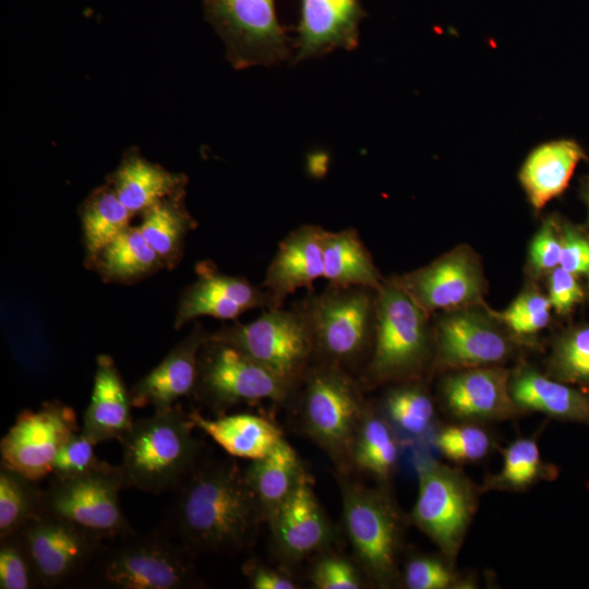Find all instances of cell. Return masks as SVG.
Returning <instances> with one entry per match:
<instances>
[{
    "label": "cell",
    "mask_w": 589,
    "mask_h": 589,
    "mask_svg": "<svg viewBox=\"0 0 589 589\" xmlns=\"http://www.w3.org/2000/svg\"><path fill=\"white\" fill-rule=\"evenodd\" d=\"M176 490L173 527L193 553L242 550L266 519L244 471L232 460L197 464Z\"/></svg>",
    "instance_id": "obj_1"
},
{
    "label": "cell",
    "mask_w": 589,
    "mask_h": 589,
    "mask_svg": "<svg viewBox=\"0 0 589 589\" xmlns=\"http://www.w3.org/2000/svg\"><path fill=\"white\" fill-rule=\"evenodd\" d=\"M194 428L180 402L134 420L119 440L125 488L154 494L176 490L197 466L202 443L194 437Z\"/></svg>",
    "instance_id": "obj_2"
},
{
    "label": "cell",
    "mask_w": 589,
    "mask_h": 589,
    "mask_svg": "<svg viewBox=\"0 0 589 589\" xmlns=\"http://www.w3.org/2000/svg\"><path fill=\"white\" fill-rule=\"evenodd\" d=\"M428 312L392 277L376 289V325L371 361L364 373L369 386L413 378L430 349Z\"/></svg>",
    "instance_id": "obj_3"
},
{
    "label": "cell",
    "mask_w": 589,
    "mask_h": 589,
    "mask_svg": "<svg viewBox=\"0 0 589 589\" xmlns=\"http://www.w3.org/2000/svg\"><path fill=\"white\" fill-rule=\"evenodd\" d=\"M311 327L315 358L346 369L374 341L376 290L366 287H327L309 290L301 299Z\"/></svg>",
    "instance_id": "obj_4"
},
{
    "label": "cell",
    "mask_w": 589,
    "mask_h": 589,
    "mask_svg": "<svg viewBox=\"0 0 589 589\" xmlns=\"http://www.w3.org/2000/svg\"><path fill=\"white\" fill-rule=\"evenodd\" d=\"M209 337L230 344L296 387L313 363L315 348L301 300L267 309L253 322L224 326Z\"/></svg>",
    "instance_id": "obj_5"
},
{
    "label": "cell",
    "mask_w": 589,
    "mask_h": 589,
    "mask_svg": "<svg viewBox=\"0 0 589 589\" xmlns=\"http://www.w3.org/2000/svg\"><path fill=\"white\" fill-rule=\"evenodd\" d=\"M301 418L305 433L329 457L350 458L352 443L365 411L360 385L346 369L313 362L304 374Z\"/></svg>",
    "instance_id": "obj_6"
},
{
    "label": "cell",
    "mask_w": 589,
    "mask_h": 589,
    "mask_svg": "<svg viewBox=\"0 0 589 589\" xmlns=\"http://www.w3.org/2000/svg\"><path fill=\"white\" fill-rule=\"evenodd\" d=\"M99 553L95 579L116 589H182L195 584L192 554L161 532H135Z\"/></svg>",
    "instance_id": "obj_7"
},
{
    "label": "cell",
    "mask_w": 589,
    "mask_h": 589,
    "mask_svg": "<svg viewBox=\"0 0 589 589\" xmlns=\"http://www.w3.org/2000/svg\"><path fill=\"white\" fill-rule=\"evenodd\" d=\"M276 0H203L206 20L237 70L275 65L292 58L294 41L279 23Z\"/></svg>",
    "instance_id": "obj_8"
},
{
    "label": "cell",
    "mask_w": 589,
    "mask_h": 589,
    "mask_svg": "<svg viewBox=\"0 0 589 589\" xmlns=\"http://www.w3.org/2000/svg\"><path fill=\"white\" fill-rule=\"evenodd\" d=\"M124 488L120 465L100 460L81 476L52 479L44 490L43 513L68 520L101 540L120 539L135 532L121 508L120 492Z\"/></svg>",
    "instance_id": "obj_9"
},
{
    "label": "cell",
    "mask_w": 589,
    "mask_h": 589,
    "mask_svg": "<svg viewBox=\"0 0 589 589\" xmlns=\"http://www.w3.org/2000/svg\"><path fill=\"white\" fill-rule=\"evenodd\" d=\"M293 388L237 347L209 335L200 350L193 396L213 411L263 399L281 402Z\"/></svg>",
    "instance_id": "obj_10"
},
{
    "label": "cell",
    "mask_w": 589,
    "mask_h": 589,
    "mask_svg": "<svg viewBox=\"0 0 589 589\" xmlns=\"http://www.w3.org/2000/svg\"><path fill=\"white\" fill-rule=\"evenodd\" d=\"M340 480L344 522L352 550L372 580L389 585L396 574L399 517L381 491Z\"/></svg>",
    "instance_id": "obj_11"
},
{
    "label": "cell",
    "mask_w": 589,
    "mask_h": 589,
    "mask_svg": "<svg viewBox=\"0 0 589 589\" xmlns=\"http://www.w3.org/2000/svg\"><path fill=\"white\" fill-rule=\"evenodd\" d=\"M476 509L470 482L436 461L419 468V491L412 517L447 560L458 553Z\"/></svg>",
    "instance_id": "obj_12"
},
{
    "label": "cell",
    "mask_w": 589,
    "mask_h": 589,
    "mask_svg": "<svg viewBox=\"0 0 589 589\" xmlns=\"http://www.w3.org/2000/svg\"><path fill=\"white\" fill-rule=\"evenodd\" d=\"M77 431L75 411L59 400L23 410L1 440V466L39 482L51 474L58 452Z\"/></svg>",
    "instance_id": "obj_13"
},
{
    "label": "cell",
    "mask_w": 589,
    "mask_h": 589,
    "mask_svg": "<svg viewBox=\"0 0 589 589\" xmlns=\"http://www.w3.org/2000/svg\"><path fill=\"white\" fill-rule=\"evenodd\" d=\"M32 561L39 587L50 588L81 574L103 548L100 538L59 517L45 514L17 532Z\"/></svg>",
    "instance_id": "obj_14"
},
{
    "label": "cell",
    "mask_w": 589,
    "mask_h": 589,
    "mask_svg": "<svg viewBox=\"0 0 589 589\" xmlns=\"http://www.w3.org/2000/svg\"><path fill=\"white\" fill-rule=\"evenodd\" d=\"M196 279L181 293L175 328L201 317L237 320L252 309H278L272 293L248 279L221 273L209 261L200 262L195 267Z\"/></svg>",
    "instance_id": "obj_15"
},
{
    "label": "cell",
    "mask_w": 589,
    "mask_h": 589,
    "mask_svg": "<svg viewBox=\"0 0 589 589\" xmlns=\"http://www.w3.org/2000/svg\"><path fill=\"white\" fill-rule=\"evenodd\" d=\"M428 313L440 309L465 308L478 302L483 278L477 259L460 247L429 265L393 277Z\"/></svg>",
    "instance_id": "obj_16"
},
{
    "label": "cell",
    "mask_w": 589,
    "mask_h": 589,
    "mask_svg": "<svg viewBox=\"0 0 589 589\" xmlns=\"http://www.w3.org/2000/svg\"><path fill=\"white\" fill-rule=\"evenodd\" d=\"M435 344L437 365L453 370L495 365L512 352L508 338L481 313L468 309L440 320Z\"/></svg>",
    "instance_id": "obj_17"
},
{
    "label": "cell",
    "mask_w": 589,
    "mask_h": 589,
    "mask_svg": "<svg viewBox=\"0 0 589 589\" xmlns=\"http://www.w3.org/2000/svg\"><path fill=\"white\" fill-rule=\"evenodd\" d=\"M365 12L359 0H301L292 63L335 49L353 50Z\"/></svg>",
    "instance_id": "obj_18"
},
{
    "label": "cell",
    "mask_w": 589,
    "mask_h": 589,
    "mask_svg": "<svg viewBox=\"0 0 589 589\" xmlns=\"http://www.w3.org/2000/svg\"><path fill=\"white\" fill-rule=\"evenodd\" d=\"M266 519L278 551L291 561L324 549L333 538L332 526L306 474Z\"/></svg>",
    "instance_id": "obj_19"
},
{
    "label": "cell",
    "mask_w": 589,
    "mask_h": 589,
    "mask_svg": "<svg viewBox=\"0 0 589 589\" xmlns=\"http://www.w3.org/2000/svg\"><path fill=\"white\" fill-rule=\"evenodd\" d=\"M509 372L490 365L456 370L444 378L441 394L447 410L466 420L504 419L517 410Z\"/></svg>",
    "instance_id": "obj_20"
},
{
    "label": "cell",
    "mask_w": 589,
    "mask_h": 589,
    "mask_svg": "<svg viewBox=\"0 0 589 589\" xmlns=\"http://www.w3.org/2000/svg\"><path fill=\"white\" fill-rule=\"evenodd\" d=\"M209 333L196 323L165 359L130 389L133 407H153L163 411L173 407L182 397L193 395L199 354Z\"/></svg>",
    "instance_id": "obj_21"
},
{
    "label": "cell",
    "mask_w": 589,
    "mask_h": 589,
    "mask_svg": "<svg viewBox=\"0 0 589 589\" xmlns=\"http://www.w3.org/2000/svg\"><path fill=\"white\" fill-rule=\"evenodd\" d=\"M324 232L318 225H301L279 242L262 283L278 308L296 290H313V283L324 276Z\"/></svg>",
    "instance_id": "obj_22"
},
{
    "label": "cell",
    "mask_w": 589,
    "mask_h": 589,
    "mask_svg": "<svg viewBox=\"0 0 589 589\" xmlns=\"http://www.w3.org/2000/svg\"><path fill=\"white\" fill-rule=\"evenodd\" d=\"M132 399L111 357L99 354L82 433L96 445L120 440L134 422Z\"/></svg>",
    "instance_id": "obj_23"
},
{
    "label": "cell",
    "mask_w": 589,
    "mask_h": 589,
    "mask_svg": "<svg viewBox=\"0 0 589 589\" xmlns=\"http://www.w3.org/2000/svg\"><path fill=\"white\" fill-rule=\"evenodd\" d=\"M107 183L133 215H141L161 200L185 193L188 178L149 161L132 149L109 175Z\"/></svg>",
    "instance_id": "obj_24"
},
{
    "label": "cell",
    "mask_w": 589,
    "mask_h": 589,
    "mask_svg": "<svg viewBox=\"0 0 589 589\" xmlns=\"http://www.w3.org/2000/svg\"><path fill=\"white\" fill-rule=\"evenodd\" d=\"M582 148L572 140H555L536 147L524 161L519 181L536 209H541L567 188Z\"/></svg>",
    "instance_id": "obj_25"
},
{
    "label": "cell",
    "mask_w": 589,
    "mask_h": 589,
    "mask_svg": "<svg viewBox=\"0 0 589 589\" xmlns=\"http://www.w3.org/2000/svg\"><path fill=\"white\" fill-rule=\"evenodd\" d=\"M189 417L195 428L205 432L228 454L240 458H262L284 440L275 424L251 413L221 414L208 419L193 410Z\"/></svg>",
    "instance_id": "obj_26"
},
{
    "label": "cell",
    "mask_w": 589,
    "mask_h": 589,
    "mask_svg": "<svg viewBox=\"0 0 589 589\" xmlns=\"http://www.w3.org/2000/svg\"><path fill=\"white\" fill-rule=\"evenodd\" d=\"M509 392L517 407L555 418L589 422V399L585 395L529 366L510 375Z\"/></svg>",
    "instance_id": "obj_27"
},
{
    "label": "cell",
    "mask_w": 589,
    "mask_h": 589,
    "mask_svg": "<svg viewBox=\"0 0 589 589\" xmlns=\"http://www.w3.org/2000/svg\"><path fill=\"white\" fill-rule=\"evenodd\" d=\"M324 278L335 287L377 289L383 278L370 252L353 228L325 230L323 236Z\"/></svg>",
    "instance_id": "obj_28"
},
{
    "label": "cell",
    "mask_w": 589,
    "mask_h": 589,
    "mask_svg": "<svg viewBox=\"0 0 589 589\" xmlns=\"http://www.w3.org/2000/svg\"><path fill=\"white\" fill-rule=\"evenodd\" d=\"M184 196L185 193H180L154 204L141 214L137 226L169 269L180 262L184 239L197 226L185 207Z\"/></svg>",
    "instance_id": "obj_29"
},
{
    "label": "cell",
    "mask_w": 589,
    "mask_h": 589,
    "mask_svg": "<svg viewBox=\"0 0 589 589\" xmlns=\"http://www.w3.org/2000/svg\"><path fill=\"white\" fill-rule=\"evenodd\" d=\"M110 283H134L164 267L137 226H130L110 241L91 265Z\"/></svg>",
    "instance_id": "obj_30"
},
{
    "label": "cell",
    "mask_w": 589,
    "mask_h": 589,
    "mask_svg": "<svg viewBox=\"0 0 589 589\" xmlns=\"http://www.w3.org/2000/svg\"><path fill=\"white\" fill-rule=\"evenodd\" d=\"M305 474L296 450L283 440L266 456L251 460L244 471L265 517L277 507Z\"/></svg>",
    "instance_id": "obj_31"
},
{
    "label": "cell",
    "mask_w": 589,
    "mask_h": 589,
    "mask_svg": "<svg viewBox=\"0 0 589 589\" xmlns=\"http://www.w3.org/2000/svg\"><path fill=\"white\" fill-rule=\"evenodd\" d=\"M133 216L108 183L95 189L84 200L80 217L89 266L110 241L131 226Z\"/></svg>",
    "instance_id": "obj_32"
},
{
    "label": "cell",
    "mask_w": 589,
    "mask_h": 589,
    "mask_svg": "<svg viewBox=\"0 0 589 589\" xmlns=\"http://www.w3.org/2000/svg\"><path fill=\"white\" fill-rule=\"evenodd\" d=\"M398 457V441L390 423L365 409L350 453L354 465L378 479H386L394 471Z\"/></svg>",
    "instance_id": "obj_33"
},
{
    "label": "cell",
    "mask_w": 589,
    "mask_h": 589,
    "mask_svg": "<svg viewBox=\"0 0 589 589\" xmlns=\"http://www.w3.org/2000/svg\"><path fill=\"white\" fill-rule=\"evenodd\" d=\"M38 482L4 466L0 468V539L17 533L43 514Z\"/></svg>",
    "instance_id": "obj_34"
},
{
    "label": "cell",
    "mask_w": 589,
    "mask_h": 589,
    "mask_svg": "<svg viewBox=\"0 0 589 589\" xmlns=\"http://www.w3.org/2000/svg\"><path fill=\"white\" fill-rule=\"evenodd\" d=\"M383 410L390 425L418 437L425 434L434 420V406L426 390L417 384L393 388L385 396Z\"/></svg>",
    "instance_id": "obj_35"
},
{
    "label": "cell",
    "mask_w": 589,
    "mask_h": 589,
    "mask_svg": "<svg viewBox=\"0 0 589 589\" xmlns=\"http://www.w3.org/2000/svg\"><path fill=\"white\" fill-rule=\"evenodd\" d=\"M550 472L537 442L530 437L519 438L505 449L503 467L489 484L492 489L521 490Z\"/></svg>",
    "instance_id": "obj_36"
},
{
    "label": "cell",
    "mask_w": 589,
    "mask_h": 589,
    "mask_svg": "<svg viewBox=\"0 0 589 589\" xmlns=\"http://www.w3.org/2000/svg\"><path fill=\"white\" fill-rule=\"evenodd\" d=\"M551 366L563 382H589V326L566 335L555 348Z\"/></svg>",
    "instance_id": "obj_37"
},
{
    "label": "cell",
    "mask_w": 589,
    "mask_h": 589,
    "mask_svg": "<svg viewBox=\"0 0 589 589\" xmlns=\"http://www.w3.org/2000/svg\"><path fill=\"white\" fill-rule=\"evenodd\" d=\"M435 444L446 458L470 462L480 460L488 454L491 438L479 426L460 424L442 429L435 437Z\"/></svg>",
    "instance_id": "obj_38"
},
{
    "label": "cell",
    "mask_w": 589,
    "mask_h": 589,
    "mask_svg": "<svg viewBox=\"0 0 589 589\" xmlns=\"http://www.w3.org/2000/svg\"><path fill=\"white\" fill-rule=\"evenodd\" d=\"M0 540V588L29 589L39 586L20 536L15 533Z\"/></svg>",
    "instance_id": "obj_39"
},
{
    "label": "cell",
    "mask_w": 589,
    "mask_h": 589,
    "mask_svg": "<svg viewBox=\"0 0 589 589\" xmlns=\"http://www.w3.org/2000/svg\"><path fill=\"white\" fill-rule=\"evenodd\" d=\"M551 308L549 297L530 290L520 294L497 315L515 333L530 335L548 325Z\"/></svg>",
    "instance_id": "obj_40"
},
{
    "label": "cell",
    "mask_w": 589,
    "mask_h": 589,
    "mask_svg": "<svg viewBox=\"0 0 589 589\" xmlns=\"http://www.w3.org/2000/svg\"><path fill=\"white\" fill-rule=\"evenodd\" d=\"M95 446L81 430L73 433L53 460L52 479L74 478L93 469L100 461L95 454Z\"/></svg>",
    "instance_id": "obj_41"
},
{
    "label": "cell",
    "mask_w": 589,
    "mask_h": 589,
    "mask_svg": "<svg viewBox=\"0 0 589 589\" xmlns=\"http://www.w3.org/2000/svg\"><path fill=\"white\" fill-rule=\"evenodd\" d=\"M405 585L409 589H447L460 587L458 576L442 560L417 556L405 567Z\"/></svg>",
    "instance_id": "obj_42"
},
{
    "label": "cell",
    "mask_w": 589,
    "mask_h": 589,
    "mask_svg": "<svg viewBox=\"0 0 589 589\" xmlns=\"http://www.w3.org/2000/svg\"><path fill=\"white\" fill-rule=\"evenodd\" d=\"M310 579L318 589H358L362 585L354 566L337 555H327L317 561Z\"/></svg>",
    "instance_id": "obj_43"
},
{
    "label": "cell",
    "mask_w": 589,
    "mask_h": 589,
    "mask_svg": "<svg viewBox=\"0 0 589 589\" xmlns=\"http://www.w3.org/2000/svg\"><path fill=\"white\" fill-rule=\"evenodd\" d=\"M555 231L554 224L548 220L531 241L529 260L539 273L551 272L560 265L562 242Z\"/></svg>",
    "instance_id": "obj_44"
},
{
    "label": "cell",
    "mask_w": 589,
    "mask_h": 589,
    "mask_svg": "<svg viewBox=\"0 0 589 589\" xmlns=\"http://www.w3.org/2000/svg\"><path fill=\"white\" fill-rule=\"evenodd\" d=\"M582 297V289L575 275L561 266L551 271L549 300L557 313L568 312Z\"/></svg>",
    "instance_id": "obj_45"
},
{
    "label": "cell",
    "mask_w": 589,
    "mask_h": 589,
    "mask_svg": "<svg viewBox=\"0 0 589 589\" xmlns=\"http://www.w3.org/2000/svg\"><path fill=\"white\" fill-rule=\"evenodd\" d=\"M560 265L570 274L589 276V241L569 227L561 237Z\"/></svg>",
    "instance_id": "obj_46"
},
{
    "label": "cell",
    "mask_w": 589,
    "mask_h": 589,
    "mask_svg": "<svg viewBox=\"0 0 589 589\" xmlns=\"http://www.w3.org/2000/svg\"><path fill=\"white\" fill-rule=\"evenodd\" d=\"M243 572L254 589H294L298 587L289 576L256 562L244 564Z\"/></svg>",
    "instance_id": "obj_47"
},
{
    "label": "cell",
    "mask_w": 589,
    "mask_h": 589,
    "mask_svg": "<svg viewBox=\"0 0 589 589\" xmlns=\"http://www.w3.org/2000/svg\"><path fill=\"white\" fill-rule=\"evenodd\" d=\"M588 204H589V195H588Z\"/></svg>",
    "instance_id": "obj_48"
}]
</instances>
